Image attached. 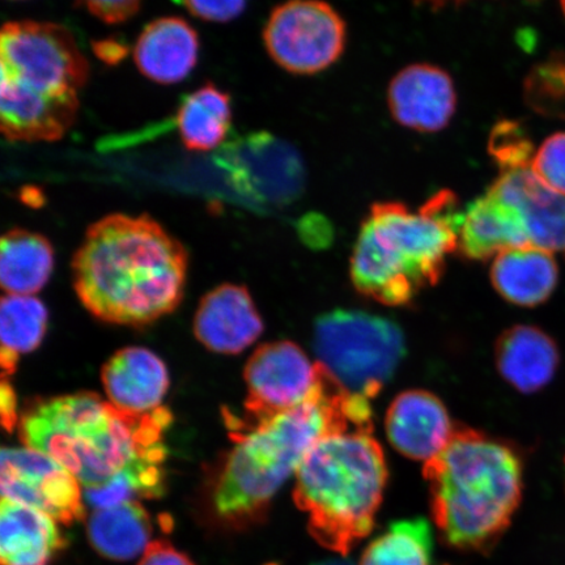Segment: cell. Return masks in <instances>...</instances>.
Instances as JSON below:
<instances>
[{"mask_svg": "<svg viewBox=\"0 0 565 565\" xmlns=\"http://www.w3.org/2000/svg\"><path fill=\"white\" fill-rule=\"evenodd\" d=\"M423 2H427L435 6H444L450 2H459V0H423Z\"/></svg>", "mask_w": 565, "mask_h": 565, "instance_id": "obj_37", "label": "cell"}, {"mask_svg": "<svg viewBox=\"0 0 565 565\" xmlns=\"http://www.w3.org/2000/svg\"><path fill=\"white\" fill-rule=\"evenodd\" d=\"M493 287L507 301L536 307L550 299L559 281L554 254L540 247H515L494 257Z\"/></svg>", "mask_w": 565, "mask_h": 565, "instance_id": "obj_21", "label": "cell"}, {"mask_svg": "<svg viewBox=\"0 0 565 565\" xmlns=\"http://www.w3.org/2000/svg\"><path fill=\"white\" fill-rule=\"evenodd\" d=\"M92 545L106 557L129 561L146 551L151 522L143 507L130 501L108 510H97L88 524Z\"/></svg>", "mask_w": 565, "mask_h": 565, "instance_id": "obj_25", "label": "cell"}, {"mask_svg": "<svg viewBox=\"0 0 565 565\" xmlns=\"http://www.w3.org/2000/svg\"><path fill=\"white\" fill-rule=\"evenodd\" d=\"M172 415L124 412L89 392L42 401L23 415L25 448L54 459L86 490L100 489L122 472L139 480L143 497L164 492L166 430Z\"/></svg>", "mask_w": 565, "mask_h": 565, "instance_id": "obj_1", "label": "cell"}, {"mask_svg": "<svg viewBox=\"0 0 565 565\" xmlns=\"http://www.w3.org/2000/svg\"><path fill=\"white\" fill-rule=\"evenodd\" d=\"M2 565H49L62 548L63 539L54 519L35 508L2 500Z\"/></svg>", "mask_w": 565, "mask_h": 565, "instance_id": "obj_22", "label": "cell"}, {"mask_svg": "<svg viewBox=\"0 0 565 565\" xmlns=\"http://www.w3.org/2000/svg\"><path fill=\"white\" fill-rule=\"evenodd\" d=\"M102 380L110 404L132 414L157 412L169 388L164 362L143 348L118 351L104 365Z\"/></svg>", "mask_w": 565, "mask_h": 565, "instance_id": "obj_17", "label": "cell"}, {"mask_svg": "<svg viewBox=\"0 0 565 565\" xmlns=\"http://www.w3.org/2000/svg\"><path fill=\"white\" fill-rule=\"evenodd\" d=\"M54 252L49 239L25 230L7 232L0 242V285L9 295L32 296L53 273Z\"/></svg>", "mask_w": 565, "mask_h": 565, "instance_id": "obj_23", "label": "cell"}, {"mask_svg": "<svg viewBox=\"0 0 565 565\" xmlns=\"http://www.w3.org/2000/svg\"><path fill=\"white\" fill-rule=\"evenodd\" d=\"M247 388L243 419L230 418L231 434L309 404L327 392L330 377L298 344H264L245 365Z\"/></svg>", "mask_w": 565, "mask_h": 565, "instance_id": "obj_9", "label": "cell"}, {"mask_svg": "<svg viewBox=\"0 0 565 565\" xmlns=\"http://www.w3.org/2000/svg\"><path fill=\"white\" fill-rule=\"evenodd\" d=\"M529 246L519 211L490 188L463 214L458 249L470 259L497 257L499 253Z\"/></svg>", "mask_w": 565, "mask_h": 565, "instance_id": "obj_19", "label": "cell"}, {"mask_svg": "<svg viewBox=\"0 0 565 565\" xmlns=\"http://www.w3.org/2000/svg\"><path fill=\"white\" fill-rule=\"evenodd\" d=\"M372 429L324 435L296 471L295 503L308 514L321 546L348 554L372 532L387 480L383 449Z\"/></svg>", "mask_w": 565, "mask_h": 565, "instance_id": "obj_6", "label": "cell"}, {"mask_svg": "<svg viewBox=\"0 0 565 565\" xmlns=\"http://www.w3.org/2000/svg\"><path fill=\"white\" fill-rule=\"evenodd\" d=\"M264 41L268 55L287 73L315 75L341 58L348 25L323 0H288L273 10Z\"/></svg>", "mask_w": 565, "mask_h": 565, "instance_id": "obj_10", "label": "cell"}, {"mask_svg": "<svg viewBox=\"0 0 565 565\" xmlns=\"http://www.w3.org/2000/svg\"><path fill=\"white\" fill-rule=\"evenodd\" d=\"M465 211L443 190L418 211L404 203L373 204L351 260L359 292L386 306H405L439 281L445 260L458 249Z\"/></svg>", "mask_w": 565, "mask_h": 565, "instance_id": "obj_5", "label": "cell"}, {"mask_svg": "<svg viewBox=\"0 0 565 565\" xmlns=\"http://www.w3.org/2000/svg\"><path fill=\"white\" fill-rule=\"evenodd\" d=\"M0 465L3 499L35 508L61 524L83 519L81 483L53 458L30 448H6Z\"/></svg>", "mask_w": 565, "mask_h": 565, "instance_id": "obj_12", "label": "cell"}, {"mask_svg": "<svg viewBox=\"0 0 565 565\" xmlns=\"http://www.w3.org/2000/svg\"><path fill=\"white\" fill-rule=\"evenodd\" d=\"M198 53L200 40L186 20L161 18L153 20L140 33L134 49V61L148 79L169 86L192 73Z\"/></svg>", "mask_w": 565, "mask_h": 565, "instance_id": "obj_18", "label": "cell"}, {"mask_svg": "<svg viewBox=\"0 0 565 565\" xmlns=\"http://www.w3.org/2000/svg\"><path fill=\"white\" fill-rule=\"evenodd\" d=\"M433 529L424 519L393 522L365 548L360 565H430Z\"/></svg>", "mask_w": 565, "mask_h": 565, "instance_id": "obj_27", "label": "cell"}, {"mask_svg": "<svg viewBox=\"0 0 565 565\" xmlns=\"http://www.w3.org/2000/svg\"><path fill=\"white\" fill-rule=\"evenodd\" d=\"M0 408H2V422L6 429H13L18 423L17 395L13 393L11 384L3 379L2 388H0Z\"/></svg>", "mask_w": 565, "mask_h": 565, "instance_id": "obj_34", "label": "cell"}, {"mask_svg": "<svg viewBox=\"0 0 565 565\" xmlns=\"http://www.w3.org/2000/svg\"><path fill=\"white\" fill-rule=\"evenodd\" d=\"M92 15L106 24H121L140 9L141 0H79Z\"/></svg>", "mask_w": 565, "mask_h": 565, "instance_id": "obj_32", "label": "cell"}, {"mask_svg": "<svg viewBox=\"0 0 565 565\" xmlns=\"http://www.w3.org/2000/svg\"><path fill=\"white\" fill-rule=\"evenodd\" d=\"M344 428L372 429L371 405L330 379L320 398L231 434L236 445L216 487L217 513L233 522L260 518L318 440Z\"/></svg>", "mask_w": 565, "mask_h": 565, "instance_id": "obj_3", "label": "cell"}, {"mask_svg": "<svg viewBox=\"0 0 565 565\" xmlns=\"http://www.w3.org/2000/svg\"><path fill=\"white\" fill-rule=\"evenodd\" d=\"M313 565H352V564L348 561L331 559V561L316 563Z\"/></svg>", "mask_w": 565, "mask_h": 565, "instance_id": "obj_36", "label": "cell"}, {"mask_svg": "<svg viewBox=\"0 0 565 565\" xmlns=\"http://www.w3.org/2000/svg\"><path fill=\"white\" fill-rule=\"evenodd\" d=\"M559 362L554 339L539 328L526 324L511 328L497 344L501 376L521 393H535L547 386Z\"/></svg>", "mask_w": 565, "mask_h": 565, "instance_id": "obj_20", "label": "cell"}, {"mask_svg": "<svg viewBox=\"0 0 565 565\" xmlns=\"http://www.w3.org/2000/svg\"><path fill=\"white\" fill-rule=\"evenodd\" d=\"M224 160L233 185L265 206H288L306 190L307 168L301 154L271 134H253L238 141Z\"/></svg>", "mask_w": 565, "mask_h": 565, "instance_id": "obj_11", "label": "cell"}, {"mask_svg": "<svg viewBox=\"0 0 565 565\" xmlns=\"http://www.w3.org/2000/svg\"><path fill=\"white\" fill-rule=\"evenodd\" d=\"M263 331V318L243 286L223 285L212 289L202 299L194 318L198 341L224 355L243 352Z\"/></svg>", "mask_w": 565, "mask_h": 565, "instance_id": "obj_14", "label": "cell"}, {"mask_svg": "<svg viewBox=\"0 0 565 565\" xmlns=\"http://www.w3.org/2000/svg\"><path fill=\"white\" fill-rule=\"evenodd\" d=\"M532 171L543 185L565 195V131L543 141L534 154Z\"/></svg>", "mask_w": 565, "mask_h": 565, "instance_id": "obj_30", "label": "cell"}, {"mask_svg": "<svg viewBox=\"0 0 565 565\" xmlns=\"http://www.w3.org/2000/svg\"><path fill=\"white\" fill-rule=\"evenodd\" d=\"M231 124V97L211 83L189 95L177 111V127L189 151L215 150L227 138Z\"/></svg>", "mask_w": 565, "mask_h": 565, "instance_id": "obj_24", "label": "cell"}, {"mask_svg": "<svg viewBox=\"0 0 565 565\" xmlns=\"http://www.w3.org/2000/svg\"><path fill=\"white\" fill-rule=\"evenodd\" d=\"M47 328V310L33 296L7 295L0 303V338H2L3 379L17 370L21 353L40 348Z\"/></svg>", "mask_w": 565, "mask_h": 565, "instance_id": "obj_26", "label": "cell"}, {"mask_svg": "<svg viewBox=\"0 0 565 565\" xmlns=\"http://www.w3.org/2000/svg\"><path fill=\"white\" fill-rule=\"evenodd\" d=\"M561 3H562V9H563V12H564V15H565V0H561Z\"/></svg>", "mask_w": 565, "mask_h": 565, "instance_id": "obj_38", "label": "cell"}, {"mask_svg": "<svg viewBox=\"0 0 565 565\" xmlns=\"http://www.w3.org/2000/svg\"><path fill=\"white\" fill-rule=\"evenodd\" d=\"M386 434L399 454L427 463L447 448L455 430L439 398L428 392L409 391L388 407Z\"/></svg>", "mask_w": 565, "mask_h": 565, "instance_id": "obj_16", "label": "cell"}, {"mask_svg": "<svg viewBox=\"0 0 565 565\" xmlns=\"http://www.w3.org/2000/svg\"><path fill=\"white\" fill-rule=\"evenodd\" d=\"M0 108L33 124L75 121L89 65L67 28L12 21L0 33Z\"/></svg>", "mask_w": 565, "mask_h": 565, "instance_id": "obj_7", "label": "cell"}, {"mask_svg": "<svg viewBox=\"0 0 565 565\" xmlns=\"http://www.w3.org/2000/svg\"><path fill=\"white\" fill-rule=\"evenodd\" d=\"M489 152L501 169V173L530 167V161L534 158V147L524 127L510 119L493 126Z\"/></svg>", "mask_w": 565, "mask_h": 565, "instance_id": "obj_29", "label": "cell"}, {"mask_svg": "<svg viewBox=\"0 0 565 565\" xmlns=\"http://www.w3.org/2000/svg\"><path fill=\"white\" fill-rule=\"evenodd\" d=\"M192 15L212 23H228L245 10L246 0H182Z\"/></svg>", "mask_w": 565, "mask_h": 565, "instance_id": "obj_31", "label": "cell"}, {"mask_svg": "<svg viewBox=\"0 0 565 565\" xmlns=\"http://www.w3.org/2000/svg\"><path fill=\"white\" fill-rule=\"evenodd\" d=\"M387 106L395 122L419 132H439L457 109V90L448 71L429 63L401 70L388 84Z\"/></svg>", "mask_w": 565, "mask_h": 565, "instance_id": "obj_13", "label": "cell"}, {"mask_svg": "<svg viewBox=\"0 0 565 565\" xmlns=\"http://www.w3.org/2000/svg\"><path fill=\"white\" fill-rule=\"evenodd\" d=\"M530 168L501 173L491 189L519 211L529 246L565 258V195L543 185Z\"/></svg>", "mask_w": 565, "mask_h": 565, "instance_id": "obj_15", "label": "cell"}, {"mask_svg": "<svg viewBox=\"0 0 565 565\" xmlns=\"http://www.w3.org/2000/svg\"><path fill=\"white\" fill-rule=\"evenodd\" d=\"M94 49L98 58L106 63H117L126 55V47L115 41L96 42Z\"/></svg>", "mask_w": 565, "mask_h": 565, "instance_id": "obj_35", "label": "cell"}, {"mask_svg": "<svg viewBox=\"0 0 565 565\" xmlns=\"http://www.w3.org/2000/svg\"><path fill=\"white\" fill-rule=\"evenodd\" d=\"M73 271L77 298L89 313L141 327L180 306L188 254L150 216L113 214L90 225Z\"/></svg>", "mask_w": 565, "mask_h": 565, "instance_id": "obj_2", "label": "cell"}, {"mask_svg": "<svg viewBox=\"0 0 565 565\" xmlns=\"http://www.w3.org/2000/svg\"><path fill=\"white\" fill-rule=\"evenodd\" d=\"M315 350L338 387L371 401L393 376L405 355L402 331L386 318L335 310L318 318Z\"/></svg>", "mask_w": 565, "mask_h": 565, "instance_id": "obj_8", "label": "cell"}, {"mask_svg": "<svg viewBox=\"0 0 565 565\" xmlns=\"http://www.w3.org/2000/svg\"><path fill=\"white\" fill-rule=\"evenodd\" d=\"M525 102L542 116L565 118V53H554L530 71Z\"/></svg>", "mask_w": 565, "mask_h": 565, "instance_id": "obj_28", "label": "cell"}, {"mask_svg": "<svg viewBox=\"0 0 565 565\" xmlns=\"http://www.w3.org/2000/svg\"><path fill=\"white\" fill-rule=\"evenodd\" d=\"M139 565H195L190 557L180 553L167 542L151 543L145 551Z\"/></svg>", "mask_w": 565, "mask_h": 565, "instance_id": "obj_33", "label": "cell"}, {"mask_svg": "<svg viewBox=\"0 0 565 565\" xmlns=\"http://www.w3.org/2000/svg\"><path fill=\"white\" fill-rule=\"evenodd\" d=\"M433 518L449 546L490 551L521 504L524 466L510 445L471 429L455 430L424 466Z\"/></svg>", "mask_w": 565, "mask_h": 565, "instance_id": "obj_4", "label": "cell"}]
</instances>
